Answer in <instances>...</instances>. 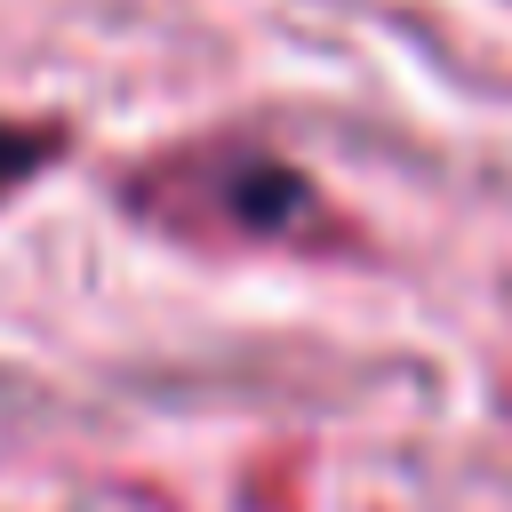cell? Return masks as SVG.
<instances>
[{
  "mask_svg": "<svg viewBox=\"0 0 512 512\" xmlns=\"http://www.w3.org/2000/svg\"><path fill=\"white\" fill-rule=\"evenodd\" d=\"M136 208L160 216L184 240H240V248H344V216L272 152L256 144H184L152 160L136 184Z\"/></svg>",
  "mask_w": 512,
  "mask_h": 512,
  "instance_id": "cell-1",
  "label": "cell"
},
{
  "mask_svg": "<svg viewBox=\"0 0 512 512\" xmlns=\"http://www.w3.org/2000/svg\"><path fill=\"white\" fill-rule=\"evenodd\" d=\"M56 144H64L56 128H24V120H0V192H8V184H24V176H32V168L56 152Z\"/></svg>",
  "mask_w": 512,
  "mask_h": 512,
  "instance_id": "cell-2",
  "label": "cell"
}]
</instances>
